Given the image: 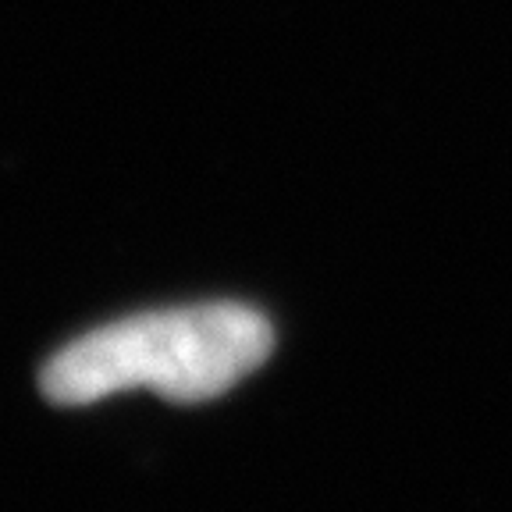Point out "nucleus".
Returning a JSON list of instances; mask_svg holds the SVG:
<instances>
[{"label":"nucleus","instance_id":"nucleus-1","mask_svg":"<svg viewBox=\"0 0 512 512\" xmlns=\"http://www.w3.org/2000/svg\"><path fill=\"white\" fill-rule=\"evenodd\" d=\"M274 328L246 303H189L111 320L57 349L40 392L89 406L146 388L168 402H210L267 363Z\"/></svg>","mask_w":512,"mask_h":512}]
</instances>
